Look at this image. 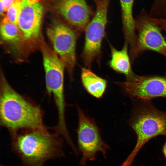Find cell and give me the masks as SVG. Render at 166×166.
Masks as SVG:
<instances>
[{"label": "cell", "instance_id": "7402d4cb", "mask_svg": "<svg viewBox=\"0 0 166 166\" xmlns=\"http://www.w3.org/2000/svg\"><path fill=\"white\" fill-rule=\"evenodd\" d=\"M95 2L97 0H93Z\"/></svg>", "mask_w": 166, "mask_h": 166}, {"label": "cell", "instance_id": "5bb4252c", "mask_svg": "<svg viewBox=\"0 0 166 166\" xmlns=\"http://www.w3.org/2000/svg\"><path fill=\"white\" fill-rule=\"evenodd\" d=\"M81 70V80L85 89L93 97L97 98L101 97L106 88V80L97 76L89 69L82 68Z\"/></svg>", "mask_w": 166, "mask_h": 166}, {"label": "cell", "instance_id": "d6986e66", "mask_svg": "<svg viewBox=\"0 0 166 166\" xmlns=\"http://www.w3.org/2000/svg\"><path fill=\"white\" fill-rule=\"evenodd\" d=\"M154 20L160 26L161 29L164 30L166 34V18H153Z\"/></svg>", "mask_w": 166, "mask_h": 166}, {"label": "cell", "instance_id": "9a60e30c", "mask_svg": "<svg viewBox=\"0 0 166 166\" xmlns=\"http://www.w3.org/2000/svg\"><path fill=\"white\" fill-rule=\"evenodd\" d=\"M0 34L1 38L5 42L14 43L22 42L17 26L10 22L5 16L1 24Z\"/></svg>", "mask_w": 166, "mask_h": 166}, {"label": "cell", "instance_id": "ac0fdd59", "mask_svg": "<svg viewBox=\"0 0 166 166\" xmlns=\"http://www.w3.org/2000/svg\"><path fill=\"white\" fill-rule=\"evenodd\" d=\"M15 0H0V14L3 15L9 7L14 2Z\"/></svg>", "mask_w": 166, "mask_h": 166}, {"label": "cell", "instance_id": "ffe728a7", "mask_svg": "<svg viewBox=\"0 0 166 166\" xmlns=\"http://www.w3.org/2000/svg\"><path fill=\"white\" fill-rule=\"evenodd\" d=\"M163 152L166 159V141L163 146Z\"/></svg>", "mask_w": 166, "mask_h": 166}, {"label": "cell", "instance_id": "3957f363", "mask_svg": "<svg viewBox=\"0 0 166 166\" xmlns=\"http://www.w3.org/2000/svg\"><path fill=\"white\" fill-rule=\"evenodd\" d=\"M130 124L136 135V143L120 166H131L139 151L149 140L159 135L166 136V112L160 111L152 105H146L137 110Z\"/></svg>", "mask_w": 166, "mask_h": 166}, {"label": "cell", "instance_id": "e0dca14e", "mask_svg": "<svg viewBox=\"0 0 166 166\" xmlns=\"http://www.w3.org/2000/svg\"><path fill=\"white\" fill-rule=\"evenodd\" d=\"M150 12L157 17L166 15V0H153Z\"/></svg>", "mask_w": 166, "mask_h": 166}, {"label": "cell", "instance_id": "277c9868", "mask_svg": "<svg viewBox=\"0 0 166 166\" xmlns=\"http://www.w3.org/2000/svg\"><path fill=\"white\" fill-rule=\"evenodd\" d=\"M40 49L45 72L47 93L53 97L58 114V121H65V101L64 93L65 65L53 49L41 41Z\"/></svg>", "mask_w": 166, "mask_h": 166}, {"label": "cell", "instance_id": "4fadbf2b", "mask_svg": "<svg viewBox=\"0 0 166 166\" xmlns=\"http://www.w3.org/2000/svg\"><path fill=\"white\" fill-rule=\"evenodd\" d=\"M111 59L109 65L115 71L124 74L128 80L135 74L133 72L131 66V59L128 55L129 45L125 42L122 49L118 50L112 45H110Z\"/></svg>", "mask_w": 166, "mask_h": 166}, {"label": "cell", "instance_id": "6da1fadb", "mask_svg": "<svg viewBox=\"0 0 166 166\" xmlns=\"http://www.w3.org/2000/svg\"><path fill=\"white\" fill-rule=\"evenodd\" d=\"M0 78L1 125L12 136L21 130L47 128L40 107L16 91L1 71Z\"/></svg>", "mask_w": 166, "mask_h": 166}, {"label": "cell", "instance_id": "ba28073f", "mask_svg": "<svg viewBox=\"0 0 166 166\" xmlns=\"http://www.w3.org/2000/svg\"><path fill=\"white\" fill-rule=\"evenodd\" d=\"M137 34L136 57L146 51L156 52L166 57V40L161 29L144 9L135 18Z\"/></svg>", "mask_w": 166, "mask_h": 166}, {"label": "cell", "instance_id": "8fae6325", "mask_svg": "<svg viewBox=\"0 0 166 166\" xmlns=\"http://www.w3.org/2000/svg\"><path fill=\"white\" fill-rule=\"evenodd\" d=\"M43 13L39 2L32 4L28 0H22L17 26L22 42L30 44L40 39Z\"/></svg>", "mask_w": 166, "mask_h": 166}, {"label": "cell", "instance_id": "9c48e42d", "mask_svg": "<svg viewBox=\"0 0 166 166\" xmlns=\"http://www.w3.org/2000/svg\"><path fill=\"white\" fill-rule=\"evenodd\" d=\"M132 97L143 100L166 97V76H139L136 74L123 82H117Z\"/></svg>", "mask_w": 166, "mask_h": 166}, {"label": "cell", "instance_id": "2e32d148", "mask_svg": "<svg viewBox=\"0 0 166 166\" xmlns=\"http://www.w3.org/2000/svg\"><path fill=\"white\" fill-rule=\"evenodd\" d=\"M22 0H15L6 11L5 16L10 22L17 25Z\"/></svg>", "mask_w": 166, "mask_h": 166}, {"label": "cell", "instance_id": "44dd1931", "mask_svg": "<svg viewBox=\"0 0 166 166\" xmlns=\"http://www.w3.org/2000/svg\"><path fill=\"white\" fill-rule=\"evenodd\" d=\"M29 2L33 4L39 2L40 0H28Z\"/></svg>", "mask_w": 166, "mask_h": 166}, {"label": "cell", "instance_id": "8992f818", "mask_svg": "<svg viewBox=\"0 0 166 166\" xmlns=\"http://www.w3.org/2000/svg\"><path fill=\"white\" fill-rule=\"evenodd\" d=\"M46 31L53 49L63 61L72 78L76 64V47L79 34L65 22L59 19L53 21Z\"/></svg>", "mask_w": 166, "mask_h": 166}, {"label": "cell", "instance_id": "7c38bea8", "mask_svg": "<svg viewBox=\"0 0 166 166\" xmlns=\"http://www.w3.org/2000/svg\"><path fill=\"white\" fill-rule=\"evenodd\" d=\"M135 0H119L124 34L126 42L130 46L136 44L137 34L133 16Z\"/></svg>", "mask_w": 166, "mask_h": 166}, {"label": "cell", "instance_id": "30bf717a", "mask_svg": "<svg viewBox=\"0 0 166 166\" xmlns=\"http://www.w3.org/2000/svg\"><path fill=\"white\" fill-rule=\"evenodd\" d=\"M53 8L78 34L85 30L95 12L86 0H55Z\"/></svg>", "mask_w": 166, "mask_h": 166}, {"label": "cell", "instance_id": "52a82bcc", "mask_svg": "<svg viewBox=\"0 0 166 166\" xmlns=\"http://www.w3.org/2000/svg\"><path fill=\"white\" fill-rule=\"evenodd\" d=\"M78 125L77 130L78 147L82 157L79 164L85 166L88 161L96 160L97 153L101 152L106 158L110 148L102 140L99 128L93 120L78 108Z\"/></svg>", "mask_w": 166, "mask_h": 166}, {"label": "cell", "instance_id": "5b68a950", "mask_svg": "<svg viewBox=\"0 0 166 166\" xmlns=\"http://www.w3.org/2000/svg\"><path fill=\"white\" fill-rule=\"evenodd\" d=\"M110 0H97L95 14L85 31V42L81 57L85 66L89 69L101 54V43L107 23V12Z\"/></svg>", "mask_w": 166, "mask_h": 166}, {"label": "cell", "instance_id": "7a4b0ae2", "mask_svg": "<svg viewBox=\"0 0 166 166\" xmlns=\"http://www.w3.org/2000/svg\"><path fill=\"white\" fill-rule=\"evenodd\" d=\"M59 135L47 128L21 130L12 136V148L24 166H43L49 160L64 156Z\"/></svg>", "mask_w": 166, "mask_h": 166}]
</instances>
